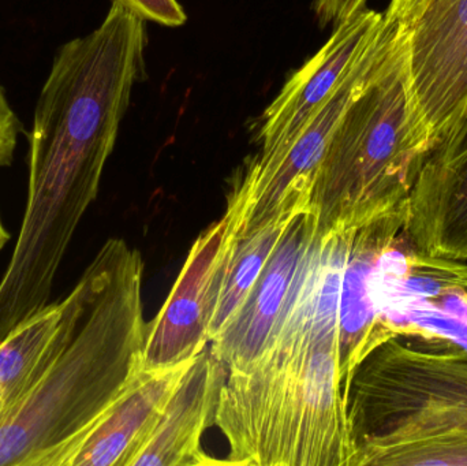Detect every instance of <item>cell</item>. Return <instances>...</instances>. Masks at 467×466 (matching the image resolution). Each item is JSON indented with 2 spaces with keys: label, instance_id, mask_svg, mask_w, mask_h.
<instances>
[{
  "label": "cell",
  "instance_id": "6da1fadb",
  "mask_svg": "<svg viewBox=\"0 0 467 466\" xmlns=\"http://www.w3.org/2000/svg\"><path fill=\"white\" fill-rule=\"evenodd\" d=\"M144 19L112 2L98 29L55 57L29 133L21 233L44 248L70 245L95 202L134 85L147 76Z\"/></svg>",
  "mask_w": 467,
  "mask_h": 466
},
{
  "label": "cell",
  "instance_id": "7a4b0ae2",
  "mask_svg": "<svg viewBox=\"0 0 467 466\" xmlns=\"http://www.w3.org/2000/svg\"><path fill=\"white\" fill-rule=\"evenodd\" d=\"M141 254L107 241L81 281L73 330L29 396L0 420V466H60L142 368Z\"/></svg>",
  "mask_w": 467,
  "mask_h": 466
},
{
  "label": "cell",
  "instance_id": "3957f363",
  "mask_svg": "<svg viewBox=\"0 0 467 466\" xmlns=\"http://www.w3.org/2000/svg\"><path fill=\"white\" fill-rule=\"evenodd\" d=\"M213 421L229 443L227 465L350 466L337 328L282 322L252 367L227 372Z\"/></svg>",
  "mask_w": 467,
  "mask_h": 466
},
{
  "label": "cell",
  "instance_id": "277c9868",
  "mask_svg": "<svg viewBox=\"0 0 467 466\" xmlns=\"http://www.w3.org/2000/svg\"><path fill=\"white\" fill-rule=\"evenodd\" d=\"M432 141L417 114L405 36L386 46L329 136L310 193L321 238L372 223L409 202Z\"/></svg>",
  "mask_w": 467,
  "mask_h": 466
},
{
  "label": "cell",
  "instance_id": "5b68a950",
  "mask_svg": "<svg viewBox=\"0 0 467 466\" xmlns=\"http://www.w3.org/2000/svg\"><path fill=\"white\" fill-rule=\"evenodd\" d=\"M348 421L353 453L411 432L467 427V349L387 339L354 372Z\"/></svg>",
  "mask_w": 467,
  "mask_h": 466
},
{
  "label": "cell",
  "instance_id": "8992f818",
  "mask_svg": "<svg viewBox=\"0 0 467 466\" xmlns=\"http://www.w3.org/2000/svg\"><path fill=\"white\" fill-rule=\"evenodd\" d=\"M391 27V19L383 16L378 32L345 81L296 137L266 152L257 150L246 161L229 197L241 208L239 238L247 237L285 216L309 210L316 172L329 136L346 106L378 62Z\"/></svg>",
  "mask_w": 467,
  "mask_h": 466
},
{
  "label": "cell",
  "instance_id": "52a82bcc",
  "mask_svg": "<svg viewBox=\"0 0 467 466\" xmlns=\"http://www.w3.org/2000/svg\"><path fill=\"white\" fill-rule=\"evenodd\" d=\"M241 226V208L229 199L226 212L197 238L166 303L147 323L142 368L177 366L207 349Z\"/></svg>",
  "mask_w": 467,
  "mask_h": 466
},
{
  "label": "cell",
  "instance_id": "ba28073f",
  "mask_svg": "<svg viewBox=\"0 0 467 466\" xmlns=\"http://www.w3.org/2000/svg\"><path fill=\"white\" fill-rule=\"evenodd\" d=\"M398 26L414 107L433 147L467 109V0H425Z\"/></svg>",
  "mask_w": 467,
  "mask_h": 466
},
{
  "label": "cell",
  "instance_id": "9c48e42d",
  "mask_svg": "<svg viewBox=\"0 0 467 466\" xmlns=\"http://www.w3.org/2000/svg\"><path fill=\"white\" fill-rule=\"evenodd\" d=\"M403 235L427 256L467 263V109L425 158Z\"/></svg>",
  "mask_w": 467,
  "mask_h": 466
},
{
  "label": "cell",
  "instance_id": "30bf717a",
  "mask_svg": "<svg viewBox=\"0 0 467 466\" xmlns=\"http://www.w3.org/2000/svg\"><path fill=\"white\" fill-rule=\"evenodd\" d=\"M317 237L312 211L296 213L241 308L211 341L227 372L244 371L265 352Z\"/></svg>",
  "mask_w": 467,
  "mask_h": 466
},
{
  "label": "cell",
  "instance_id": "8fae6325",
  "mask_svg": "<svg viewBox=\"0 0 467 466\" xmlns=\"http://www.w3.org/2000/svg\"><path fill=\"white\" fill-rule=\"evenodd\" d=\"M383 14L365 7L334 27L327 43L294 71L279 95L255 120L254 141L266 152L290 141L345 81L367 48Z\"/></svg>",
  "mask_w": 467,
  "mask_h": 466
},
{
  "label": "cell",
  "instance_id": "7c38bea8",
  "mask_svg": "<svg viewBox=\"0 0 467 466\" xmlns=\"http://www.w3.org/2000/svg\"><path fill=\"white\" fill-rule=\"evenodd\" d=\"M408 202L383 218L348 232V249L339 289V377L348 399L359 364L400 331L381 316L375 295V274L383 254L405 229Z\"/></svg>",
  "mask_w": 467,
  "mask_h": 466
},
{
  "label": "cell",
  "instance_id": "4fadbf2b",
  "mask_svg": "<svg viewBox=\"0 0 467 466\" xmlns=\"http://www.w3.org/2000/svg\"><path fill=\"white\" fill-rule=\"evenodd\" d=\"M194 360L140 369L60 466H131Z\"/></svg>",
  "mask_w": 467,
  "mask_h": 466
},
{
  "label": "cell",
  "instance_id": "5bb4252c",
  "mask_svg": "<svg viewBox=\"0 0 467 466\" xmlns=\"http://www.w3.org/2000/svg\"><path fill=\"white\" fill-rule=\"evenodd\" d=\"M227 369L210 349L197 356L131 466L222 465L202 448Z\"/></svg>",
  "mask_w": 467,
  "mask_h": 466
},
{
  "label": "cell",
  "instance_id": "9a60e30c",
  "mask_svg": "<svg viewBox=\"0 0 467 466\" xmlns=\"http://www.w3.org/2000/svg\"><path fill=\"white\" fill-rule=\"evenodd\" d=\"M82 295L78 281L65 300L49 304L0 344V420L29 396L59 355L78 317Z\"/></svg>",
  "mask_w": 467,
  "mask_h": 466
},
{
  "label": "cell",
  "instance_id": "2e32d148",
  "mask_svg": "<svg viewBox=\"0 0 467 466\" xmlns=\"http://www.w3.org/2000/svg\"><path fill=\"white\" fill-rule=\"evenodd\" d=\"M467 466V427L427 430L357 449L350 466Z\"/></svg>",
  "mask_w": 467,
  "mask_h": 466
},
{
  "label": "cell",
  "instance_id": "e0dca14e",
  "mask_svg": "<svg viewBox=\"0 0 467 466\" xmlns=\"http://www.w3.org/2000/svg\"><path fill=\"white\" fill-rule=\"evenodd\" d=\"M296 215L285 216L247 237L239 238L219 298L218 308L211 323L210 344L241 308L242 303L276 249L283 233Z\"/></svg>",
  "mask_w": 467,
  "mask_h": 466
},
{
  "label": "cell",
  "instance_id": "ac0fdd59",
  "mask_svg": "<svg viewBox=\"0 0 467 466\" xmlns=\"http://www.w3.org/2000/svg\"><path fill=\"white\" fill-rule=\"evenodd\" d=\"M136 14L145 22H155L167 27H180L186 24L188 16L178 0H112Z\"/></svg>",
  "mask_w": 467,
  "mask_h": 466
},
{
  "label": "cell",
  "instance_id": "d6986e66",
  "mask_svg": "<svg viewBox=\"0 0 467 466\" xmlns=\"http://www.w3.org/2000/svg\"><path fill=\"white\" fill-rule=\"evenodd\" d=\"M368 0H315L313 11L321 27L332 26L350 18L357 11L367 7Z\"/></svg>",
  "mask_w": 467,
  "mask_h": 466
},
{
  "label": "cell",
  "instance_id": "ffe728a7",
  "mask_svg": "<svg viewBox=\"0 0 467 466\" xmlns=\"http://www.w3.org/2000/svg\"><path fill=\"white\" fill-rule=\"evenodd\" d=\"M19 129L21 125L0 87V167L10 166L13 161Z\"/></svg>",
  "mask_w": 467,
  "mask_h": 466
},
{
  "label": "cell",
  "instance_id": "44dd1931",
  "mask_svg": "<svg viewBox=\"0 0 467 466\" xmlns=\"http://www.w3.org/2000/svg\"><path fill=\"white\" fill-rule=\"evenodd\" d=\"M424 2L425 0H391L384 16L394 19L398 25H403L413 16Z\"/></svg>",
  "mask_w": 467,
  "mask_h": 466
},
{
  "label": "cell",
  "instance_id": "7402d4cb",
  "mask_svg": "<svg viewBox=\"0 0 467 466\" xmlns=\"http://www.w3.org/2000/svg\"><path fill=\"white\" fill-rule=\"evenodd\" d=\"M8 240H10V234H8L7 230L5 229L2 221H0V251L5 248V245L7 243Z\"/></svg>",
  "mask_w": 467,
  "mask_h": 466
}]
</instances>
